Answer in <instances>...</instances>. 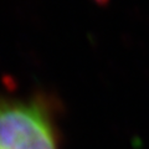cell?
Returning <instances> with one entry per match:
<instances>
[{
    "mask_svg": "<svg viewBox=\"0 0 149 149\" xmlns=\"http://www.w3.org/2000/svg\"><path fill=\"white\" fill-rule=\"evenodd\" d=\"M0 149H60L56 107L49 96L0 93Z\"/></svg>",
    "mask_w": 149,
    "mask_h": 149,
    "instance_id": "1",
    "label": "cell"
}]
</instances>
